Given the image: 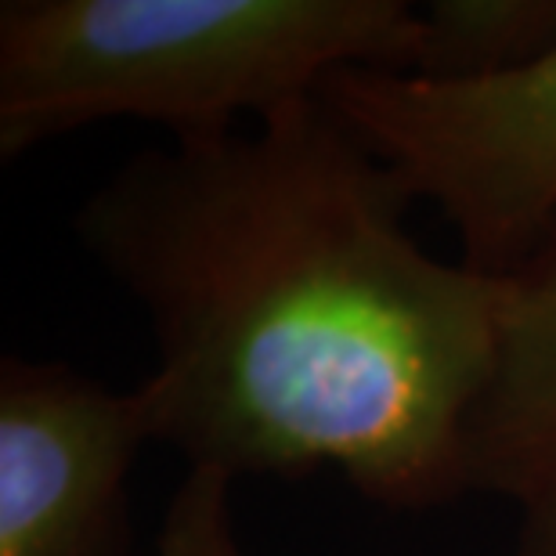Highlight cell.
Here are the masks:
<instances>
[{
	"mask_svg": "<svg viewBox=\"0 0 556 556\" xmlns=\"http://www.w3.org/2000/svg\"><path fill=\"white\" fill-rule=\"evenodd\" d=\"M413 203L321 91L109 174L73 231L152 329L160 444L231 484L337 470L383 509L463 498L506 278L422 250Z\"/></svg>",
	"mask_w": 556,
	"mask_h": 556,
	"instance_id": "cell-1",
	"label": "cell"
},
{
	"mask_svg": "<svg viewBox=\"0 0 556 556\" xmlns=\"http://www.w3.org/2000/svg\"><path fill=\"white\" fill-rule=\"evenodd\" d=\"M416 51L405 0H8L0 160L105 119L225 135L340 70L413 73Z\"/></svg>",
	"mask_w": 556,
	"mask_h": 556,
	"instance_id": "cell-2",
	"label": "cell"
},
{
	"mask_svg": "<svg viewBox=\"0 0 556 556\" xmlns=\"http://www.w3.org/2000/svg\"><path fill=\"white\" fill-rule=\"evenodd\" d=\"M321 98L441 210L470 268L506 278L556 220V48L488 80L340 70Z\"/></svg>",
	"mask_w": 556,
	"mask_h": 556,
	"instance_id": "cell-3",
	"label": "cell"
},
{
	"mask_svg": "<svg viewBox=\"0 0 556 556\" xmlns=\"http://www.w3.org/2000/svg\"><path fill=\"white\" fill-rule=\"evenodd\" d=\"M160 441L149 383L65 362H0V556H130L127 481Z\"/></svg>",
	"mask_w": 556,
	"mask_h": 556,
	"instance_id": "cell-4",
	"label": "cell"
},
{
	"mask_svg": "<svg viewBox=\"0 0 556 556\" xmlns=\"http://www.w3.org/2000/svg\"><path fill=\"white\" fill-rule=\"evenodd\" d=\"M466 495L514 509L509 556H556V220L506 275L492 372L466 419Z\"/></svg>",
	"mask_w": 556,
	"mask_h": 556,
	"instance_id": "cell-5",
	"label": "cell"
},
{
	"mask_svg": "<svg viewBox=\"0 0 556 556\" xmlns=\"http://www.w3.org/2000/svg\"><path fill=\"white\" fill-rule=\"evenodd\" d=\"M556 48V0H433L419 8L413 76L488 80Z\"/></svg>",
	"mask_w": 556,
	"mask_h": 556,
	"instance_id": "cell-6",
	"label": "cell"
},
{
	"mask_svg": "<svg viewBox=\"0 0 556 556\" xmlns=\"http://www.w3.org/2000/svg\"><path fill=\"white\" fill-rule=\"evenodd\" d=\"M231 488L214 470H188L166 503L155 556H250L231 517Z\"/></svg>",
	"mask_w": 556,
	"mask_h": 556,
	"instance_id": "cell-7",
	"label": "cell"
}]
</instances>
